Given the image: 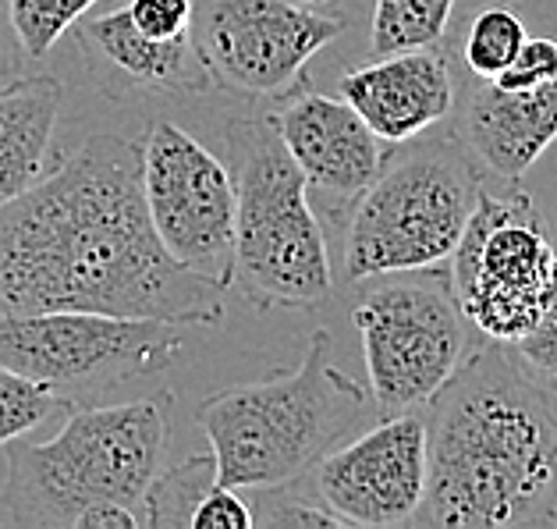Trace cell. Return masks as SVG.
<instances>
[{
  "instance_id": "obj_1",
  "label": "cell",
  "mask_w": 557,
  "mask_h": 529,
  "mask_svg": "<svg viewBox=\"0 0 557 529\" xmlns=\"http://www.w3.org/2000/svg\"><path fill=\"white\" fill-rule=\"evenodd\" d=\"M92 309L210 328L224 288L174 263L149 224L143 143L97 132L0 207V317Z\"/></svg>"
},
{
  "instance_id": "obj_2",
  "label": "cell",
  "mask_w": 557,
  "mask_h": 529,
  "mask_svg": "<svg viewBox=\"0 0 557 529\" xmlns=\"http://www.w3.org/2000/svg\"><path fill=\"white\" fill-rule=\"evenodd\" d=\"M412 526H557V413L508 345H483L426 402V494Z\"/></svg>"
},
{
  "instance_id": "obj_3",
  "label": "cell",
  "mask_w": 557,
  "mask_h": 529,
  "mask_svg": "<svg viewBox=\"0 0 557 529\" xmlns=\"http://www.w3.org/2000/svg\"><path fill=\"white\" fill-rule=\"evenodd\" d=\"M366 405V387L331 362V334L317 331L292 370L216 391L196 423L216 458V483L263 491L302 480L362 423Z\"/></svg>"
},
{
  "instance_id": "obj_4",
  "label": "cell",
  "mask_w": 557,
  "mask_h": 529,
  "mask_svg": "<svg viewBox=\"0 0 557 529\" xmlns=\"http://www.w3.org/2000/svg\"><path fill=\"white\" fill-rule=\"evenodd\" d=\"M171 395L75 405L58 438L8 444L4 512L25 529H72L92 505H128L164 469Z\"/></svg>"
},
{
  "instance_id": "obj_5",
  "label": "cell",
  "mask_w": 557,
  "mask_h": 529,
  "mask_svg": "<svg viewBox=\"0 0 557 529\" xmlns=\"http://www.w3.org/2000/svg\"><path fill=\"white\" fill-rule=\"evenodd\" d=\"M235 179V281L256 309H317L334 295L309 185L270 118L227 125Z\"/></svg>"
},
{
  "instance_id": "obj_6",
  "label": "cell",
  "mask_w": 557,
  "mask_h": 529,
  "mask_svg": "<svg viewBox=\"0 0 557 529\" xmlns=\"http://www.w3.org/2000/svg\"><path fill=\"white\" fill-rule=\"evenodd\" d=\"M480 193V160L455 132L387 149L376 179L348 213V281L444 267L466 235Z\"/></svg>"
},
{
  "instance_id": "obj_7",
  "label": "cell",
  "mask_w": 557,
  "mask_h": 529,
  "mask_svg": "<svg viewBox=\"0 0 557 529\" xmlns=\"http://www.w3.org/2000/svg\"><path fill=\"white\" fill-rule=\"evenodd\" d=\"M182 323L92 309L0 317V366L29 377L67 409L171 370L182 359Z\"/></svg>"
},
{
  "instance_id": "obj_8",
  "label": "cell",
  "mask_w": 557,
  "mask_h": 529,
  "mask_svg": "<svg viewBox=\"0 0 557 529\" xmlns=\"http://www.w3.org/2000/svg\"><path fill=\"white\" fill-rule=\"evenodd\" d=\"M359 295L351 323L359 331L370 395L384 416L426 405L447 384L469 345L451 278L433 270L380 274Z\"/></svg>"
},
{
  "instance_id": "obj_9",
  "label": "cell",
  "mask_w": 557,
  "mask_h": 529,
  "mask_svg": "<svg viewBox=\"0 0 557 529\" xmlns=\"http://www.w3.org/2000/svg\"><path fill=\"white\" fill-rule=\"evenodd\" d=\"M447 263L469 328L500 345H515L533 331L557 278L554 242L543 232L533 199L515 185L500 196L483 188Z\"/></svg>"
},
{
  "instance_id": "obj_10",
  "label": "cell",
  "mask_w": 557,
  "mask_h": 529,
  "mask_svg": "<svg viewBox=\"0 0 557 529\" xmlns=\"http://www.w3.org/2000/svg\"><path fill=\"white\" fill-rule=\"evenodd\" d=\"M345 33L331 11L295 0H196L193 47L210 83L256 100H284L306 64Z\"/></svg>"
},
{
  "instance_id": "obj_11",
  "label": "cell",
  "mask_w": 557,
  "mask_h": 529,
  "mask_svg": "<svg viewBox=\"0 0 557 529\" xmlns=\"http://www.w3.org/2000/svg\"><path fill=\"white\" fill-rule=\"evenodd\" d=\"M143 196L171 260L227 292L235 281L231 171L185 128L153 121L143 143Z\"/></svg>"
},
{
  "instance_id": "obj_12",
  "label": "cell",
  "mask_w": 557,
  "mask_h": 529,
  "mask_svg": "<svg viewBox=\"0 0 557 529\" xmlns=\"http://www.w3.org/2000/svg\"><path fill=\"white\" fill-rule=\"evenodd\" d=\"M312 487L345 526H412L426 494V416H387L312 466Z\"/></svg>"
},
{
  "instance_id": "obj_13",
  "label": "cell",
  "mask_w": 557,
  "mask_h": 529,
  "mask_svg": "<svg viewBox=\"0 0 557 529\" xmlns=\"http://www.w3.org/2000/svg\"><path fill=\"white\" fill-rule=\"evenodd\" d=\"M270 121L302 171L309 196H317L337 221L351 213L387 157V143L366 125L356 107L345 97L295 89Z\"/></svg>"
},
{
  "instance_id": "obj_14",
  "label": "cell",
  "mask_w": 557,
  "mask_h": 529,
  "mask_svg": "<svg viewBox=\"0 0 557 529\" xmlns=\"http://www.w3.org/2000/svg\"><path fill=\"white\" fill-rule=\"evenodd\" d=\"M451 114L469 153L497 179L519 185L557 139V78L533 89H500L466 72Z\"/></svg>"
},
{
  "instance_id": "obj_15",
  "label": "cell",
  "mask_w": 557,
  "mask_h": 529,
  "mask_svg": "<svg viewBox=\"0 0 557 529\" xmlns=\"http://www.w3.org/2000/svg\"><path fill=\"white\" fill-rule=\"evenodd\" d=\"M342 97L384 143H409L455 111L458 75L437 47L401 50L345 72Z\"/></svg>"
},
{
  "instance_id": "obj_16",
  "label": "cell",
  "mask_w": 557,
  "mask_h": 529,
  "mask_svg": "<svg viewBox=\"0 0 557 529\" xmlns=\"http://www.w3.org/2000/svg\"><path fill=\"white\" fill-rule=\"evenodd\" d=\"M75 44L83 50L92 78L107 93H157V97H178V93L210 89V75L193 47V36L153 39L135 29L128 11L75 22Z\"/></svg>"
},
{
  "instance_id": "obj_17",
  "label": "cell",
  "mask_w": 557,
  "mask_h": 529,
  "mask_svg": "<svg viewBox=\"0 0 557 529\" xmlns=\"http://www.w3.org/2000/svg\"><path fill=\"white\" fill-rule=\"evenodd\" d=\"M61 103L64 86L53 75H22L0 89V207L47 174Z\"/></svg>"
},
{
  "instance_id": "obj_18",
  "label": "cell",
  "mask_w": 557,
  "mask_h": 529,
  "mask_svg": "<svg viewBox=\"0 0 557 529\" xmlns=\"http://www.w3.org/2000/svg\"><path fill=\"white\" fill-rule=\"evenodd\" d=\"M213 483H216L213 452L188 455L182 463L160 469L139 505L143 529H185Z\"/></svg>"
},
{
  "instance_id": "obj_19",
  "label": "cell",
  "mask_w": 557,
  "mask_h": 529,
  "mask_svg": "<svg viewBox=\"0 0 557 529\" xmlns=\"http://www.w3.org/2000/svg\"><path fill=\"white\" fill-rule=\"evenodd\" d=\"M458 0H376L370 50L376 58L401 50L437 47L447 36Z\"/></svg>"
},
{
  "instance_id": "obj_20",
  "label": "cell",
  "mask_w": 557,
  "mask_h": 529,
  "mask_svg": "<svg viewBox=\"0 0 557 529\" xmlns=\"http://www.w3.org/2000/svg\"><path fill=\"white\" fill-rule=\"evenodd\" d=\"M525 39V22L511 8H483L461 36V64L475 78H497Z\"/></svg>"
},
{
  "instance_id": "obj_21",
  "label": "cell",
  "mask_w": 557,
  "mask_h": 529,
  "mask_svg": "<svg viewBox=\"0 0 557 529\" xmlns=\"http://www.w3.org/2000/svg\"><path fill=\"white\" fill-rule=\"evenodd\" d=\"M100 0H8L11 25L18 33V44L25 58L39 61L58 47L64 33L75 29V22H83Z\"/></svg>"
},
{
  "instance_id": "obj_22",
  "label": "cell",
  "mask_w": 557,
  "mask_h": 529,
  "mask_svg": "<svg viewBox=\"0 0 557 529\" xmlns=\"http://www.w3.org/2000/svg\"><path fill=\"white\" fill-rule=\"evenodd\" d=\"M58 409H67V405L36 381H29V377L0 366V447L44 427Z\"/></svg>"
},
{
  "instance_id": "obj_23",
  "label": "cell",
  "mask_w": 557,
  "mask_h": 529,
  "mask_svg": "<svg viewBox=\"0 0 557 529\" xmlns=\"http://www.w3.org/2000/svg\"><path fill=\"white\" fill-rule=\"evenodd\" d=\"M292 483L263 487V497L252 505L256 526H267V529H306V526L337 529V526H345L320 497H295Z\"/></svg>"
},
{
  "instance_id": "obj_24",
  "label": "cell",
  "mask_w": 557,
  "mask_h": 529,
  "mask_svg": "<svg viewBox=\"0 0 557 529\" xmlns=\"http://www.w3.org/2000/svg\"><path fill=\"white\" fill-rule=\"evenodd\" d=\"M508 348L543 387H557V278H554V292L547 298V306H543L540 320L533 323V331Z\"/></svg>"
},
{
  "instance_id": "obj_25",
  "label": "cell",
  "mask_w": 557,
  "mask_h": 529,
  "mask_svg": "<svg viewBox=\"0 0 557 529\" xmlns=\"http://www.w3.org/2000/svg\"><path fill=\"white\" fill-rule=\"evenodd\" d=\"M550 78H557V39L529 36L522 50L515 53V61L491 83L500 89H533L550 83Z\"/></svg>"
},
{
  "instance_id": "obj_26",
  "label": "cell",
  "mask_w": 557,
  "mask_h": 529,
  "mask_svg": "<svg viewBox=\"0 0 557 529\" xmlns=\"http://www.w3.org/2000/svg\"><path fill=\"white\" fill-rule=\"evenodd\" d=\"M125 11L139 33L153 39H178L193 29L196 0H128Z\"/></svg>"
},
{
  "instance_id": "obj_27",
  "label": "cell",
  "mask_w": 557,
  "mask_h": 529,
  "mask_svg": "<svg viewBox=\"0 0 557 529\" xmlns=\"http://www.w3.org/2000/svg\"><path fill=\"white\" fill-rule=\"evenodd\" d=\"M252 526H256L252 501L246 497V491L224 483L210 487V494L199 501L193 522H188V529H252Z\"/></svg>"
},
{
  "instance_id": "obj_28",
  "label": "cell",
  "mask_w": 557,
  "mask_h": 529,
  "mask_svg": "<svg viewBox=\"0 0 557 529\" xmlns=\"http://www.w3.org/2000/svg\"><path fill=\"white\" fill-rule=\"evenodd\" d=\"M25 64H29V58H25L15 25H11L8 0H0V89L18 83V78L25 75Z\"/></svg>"
},
{
  "instance_id": "obj_29",
  "label": "cell",
  "mask_w": 557,
  "mask_h": 529,
  "mask_svg": "<svg viewBox=\"0 0 557 529\" xmlns=\"http://www.w3.org/2000/svg\"><path fill=\"white\" fill-rule=\"evenodd\" d=\"M72 529H143V519L128 505H92L78 515Z\"/></svg>"
},
{
  "instance_id": "obj_30",
  "label": "cell",
  "mask_w": 557,
  "mask_h": 529,
  "mask_svg": "<svg viewBox=\"0 0 557 529\" xmlns=\"http://www.w3.org/2000/svg\"><path fill=\"white\" fill-rule=\"evenodd\" d=\"M295 4H306V8H320V11H331L334 4H342V0H295Z\"/></svg>"
}]
</instances>
